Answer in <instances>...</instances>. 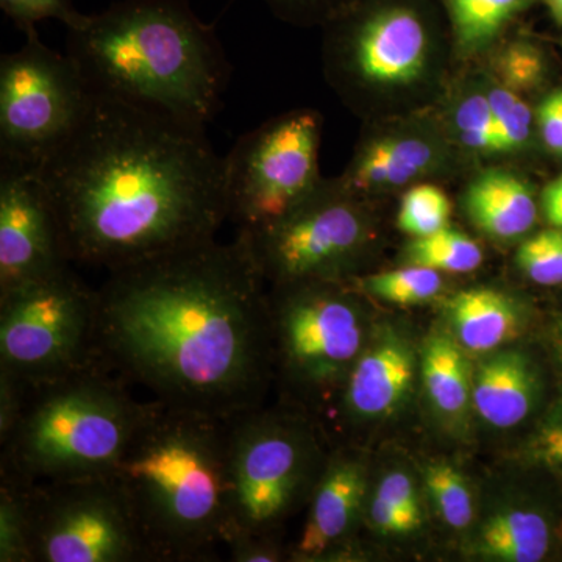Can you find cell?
<instances>
[{
	"instance_id": "obj_1",
	"label": "cell",
	"mask_w": 562,
	"mask_h": 562,
	"mask_svg": "<svg viewBox=\"0 0 562 562\" xmlns=\"http://www.w3.org/2000/svg\"><path fill=\"white\" fill-rule=\"evenodd\" d=\"M265 281L239 233L111 271L99 360L166 405L224 419L258 408L273 368Z\"/></svg>"
},
{
	"instance_id": "obj_2",
	"label": "cell",
	"mask_w": 562,
	"mask_h": 562,
	"mask_svg": "<svg viewBox=\"0 0 562 562\" xmlns=\"http://www.w3.org/2000/svg\"><path fill=\"white\" fill-rule=\"evenodd\" d=\"M70 265L106 273L217 238L224 157L205 128L91 94L76 132L40 166Z\"/></svg>"
},
{
	"instance_id": "obj_3",
	"label": "cell",
	"mask_w": 562,
	"mask_h": 562,
	"mask_svg": "<svg viewBox=\"0 0 562 562\" xmlns=\"http://www.w3.org/2000/svg\"><path fill=\"white\" fill-rule=\"evenodd\" d=\"M66 31L92 95L203 128L220 113L232 66L190 0H117Z\"/></svg>"
},
{
	"instance_id": "obj_4",
	"label": "cell",
	"mask_w": 562,
	"mask_h": 562,
	"mask_svg": "<svg viewBox=\"0 0 562 562\" xmlns=\"http://www.w3.org/2000/svg\"><path fill=\"white\" fill-rule=\"evenodd\" d=\"M232 419L151 398L111 472L151 562H210L232 535Z\"/></svg>"
},
{
	"instance_id": "obj_5",
	"label": "cell",
	"mask_w": 562,
	"mask_h": 562,
	"mask_svg": "<svg viewBox=\"0 0 562 562\" xmlns=\"http://www.w3.org/2000/svg\"><path fill=\"white\" fill-rule=\"evenodd\" d=\"M150 403L99 358L25 384L20 419L0 441V479L33 486L111 475Z\"/></svg>"
},
{
	"instance_id": "obj_6",
	"label": "cell",
	"mask_w": 562,
	"mask_h": 562,
	"mask_svg": "<svg viewBox=\"0 0 562 562\" xmlns=\"http://www.w3.org/2000/svg\"><path fill=\"white\" fill-rule=\"evenodd\" d=\"M66 265L0 294V371L36 384L98 360V290Z\"/></svg>"
},
{
	"instance_id": "obj_7",
	"label": "cell",
	"mask_w": 562,
	"mask_h": 562,
	"mask_svg": "<svg viewBox=\"0 0 562 562\" xmlns=\"http://www.w3.org/2000/svg\"><path fill=\"white\" fill-rule=\"evenodd\" d=\"M355 294L344 281L276 284L268 294L273 361L305 398L338 397L368 341L371 328Z\"/></svg>"
},
{
	"instance_id": "obj_8",
	"label": "cell",
	"mask_w": 562,
	"mask_h": 562,
	"mask_svg": "<svg viewBox=\"0 0 562 562\" xmlns=\"http://www.w3.org/2000/svg\"><path fill=\"white\" fill-rule=\"evenodd\" d=\"M316 461V439L302 417L262 406L233 417L231 538L273 536L299 498L313 492L325 465L317 469Z\"/></svg>"
},
{
	"instance_id": "obj_9",
	"label": "cell",
	"mask_w": 562,
	"mask_h": 562,
	"mask_svg": "<svg viewBox=\"0 0 562 562\" xmlns=\"http://www.w3.org/2000/svg\"><path fill=\"white\" fill-rule=\"evenodd\" d=\"M325 29L328 74L347 98L412 88L430 69L435 18L428 0H355Z\"/></svg>"
},
{
	"instance_id": "obj_10",
	"label": "cell",
	"mask_w": 562,
	"mask_h": 562,
	"mask_svg": "<svg viewBox=\"0 0 562 562\" xmlns=\"http://www.w3.org/2000/svg\"><path fill=\"white\" fill-rule=\"evenodd\" d=\"M322 121L297 110L265 122L224 157L227 221L249 233L283 220L317 188Z\"/></svg>"
},
{
	"instance_id": "obj_11",
	"label": "cell",
	"mask_w": 562,
	"mask_h": 562,
	"mask_svg": "<svg viewBox=\"0 0 562 562\" xmlns=\"http://www.w3.org/2000/svg\"><path fill=\"white\" fill-rule=\"evenodd\" d=\"M91 92L68 54L27 35L0 58V165L38 169L76 132Z\"/></svg>"
},
{
	"instance_id": "obj_12",
	"label": "cell",
	"mask_w": 562,
	"mask_h": 562,
	"mask_svg": "<svg viewBox=\"0 0 562 562\" xmlns=\"http://www.w3.org/2000/svg\"><path fill=\"white\" fill-rule=\"evenodd\" d=\"M24 487L31 562H151L135 514L113 476Z\"/></svg>"
},
{
	"instance_id": "obj_13",
	"label": "cell",
	"mask_w": 562,
	"mask_h": 562,
	"mask_svg": "<svg viewBox=\"0 0 562 562\" xmlns=\"http://www.w3.org/2000/svg\"><path fill=\"white\" fill-rule=\"evenodd\" d=\"M262 279L276 284L346 281L372 241L361 199L338 180L321 187L283 220L243 233Z\"/></svg>"
},
{
	"instance_id": "obj_14",
	"label": "cell",
	"mask_w": 562,
	"mask_h": 562,
	"mask_svg": "<svg viewBox=\"0 0 562 562\" xmlns=\"http://www.w3.org/2000/svg\"><path fill=\"white\" fill-rule=\"evenodd\" d=\"M70 265L38 171L0 165V294Z\"/></svg>"
},
{
	"instance_id": "obj_15",
	"label": "cell",
	"mask_w": 562,
	"mask_h": 562,
	"mask_svg": "<svg viewBox=\"0 0 562 562\" xmlns=\"http://www.w3.org/2000/svg\"><path fill=\"white\" fill-rule=\"evenodd\" d=\"M419 364L403 333L372 328L336 397L344 424L368 427L397 416L412 398Z\"/></svg>"
},
{
	"instance_id": "obj_16",
	"label": "cell",
	"mask_w": 562,
	"mask_h": 562,
	"mask_svg": "<svg viewBox=\"0 0 562 562\" xmlns=\"http://www.w3.org/2000/svg\"><path fill=\"white\" fill-rule=\"evenodd\" d=\"M369 494L368 465L357 453L339 450L325 461L310 495V512L291 557L321 561L349 539L364 516Z\"/></svg>"
},
{
	"instance_id": "obj_17",
	"label": "cell",
	"mask_w": 562,
	"mask_h": 562,
	"mask_svg": "<svg viewBox=\"0 0 562 562\" xmlns=\"http://www.w3.org/2000/svg\"><path fill=\"white\" fill-rule=\"evenodd\" d=\"M442 155L441 144L428 133H379L362 140L338 183L360 199L395 190L435 171L441 165Z\"/></svg>"
},
{
	"instance_id": "obj_18",
	"label": "cell",
	"mask_w": 562,
	"mask_h": 562,
	"mask_svg": "<svg viewBox=\"0 0 562 562\" xmlns=\"http://www.w3.org/2000/svg\"><path fill=\"white\" fill-rule=\"evenodd\" d=\"M473 412L497 430H509L530 416L541 397V376L527 353L497 350L473 369Z\"/></svg>"
},
{
	"instance_id": "obj_19",
	"label": "cell",
	"mask_w": 562,
	"mask_h": 562,
	"mask_svg": "<svg viewBox=\"0 0 562 562\" xmlns=\"http://www.w3.org/2000/svg\"><path fill=\"white\" fill-rule=\"evenodd\" d=\"M449 331L469 355H490L516 341L527 316L522 305L505 292L471 288L446 303Z\"/></svg>"
},
{
	"instance_id": "obj_20",
	"label": "cell",
	"mask_w": 562,
	"mask_h": 562,
	"mask_svg": "<svg viewBox=\"0 0 562 562\" xmlns=\"http://www.w3.org/2000/svg\"><path fill=\"white\" fill-rule=\"evenodd\" d=\"M419 369L432 413L446 427L464 430L473 412V368L468 351L449 330L431 333L422 349Z\"/></svg>"
},
{
	"instance_id": "obj_21",
	"label": "cell",
	"mask_w": 562,
	"mask_h": 562,
	"mask_svg": "<svg viewBox=\"0 0 562 562\" xmlns=\"http://www.w3.org/2000/svg\"><path fill=\"white\" fill-rule=\"evenodd\" d=\"M464 209L480 231L502 241L527 235L538 220L531 188L514 173L497 169L472 181Z\"/></svg>"
},
{
	"instance_id": "obj_22",
	"label": "cell",
	"mask_w": 562,
	"mask_h": 562,
	"mask_svg": "<svg viewBox=\"0 0 562 562\" xmlns=\"http://www.w3.org/2000/svg\"><path fill=\"white\" fill-rule=\"evenodd\" d=\"M550 546L552 530L542 514L512 508L492 514L479 528L471 553L492 561L538 562L547 557Z\"/></svg>"
},
{
	"instance_id": "obj_23",
	"label": "cell",
	"mask_w": 562,
	"mask_h": 562,
	"mask_svg": "<svg viewBox=\"0 0 562 562\" xmlns=\"http://www.w3.org/2000/svg\"><path fill=\"white\" fill-rule=\"evenodd\" d=\"M535 0H441L462 55L487 49Z\"/></svg>"
},
{
	"instance_id": "obj_24",
	"label": "cell",
	"mask_w": 562,
	"mask_h": 562,
	"mask_svg": "<svg viewBox=\"0 0 562 562\" xmlns=\"http://www.w3.org/2000/svg\"><path fill=\"white\" fill-rule=\"evenodd\" d=\"M362 517L379 536L402 538L419 531L424 508L413 476L401 469L380 476L371 497L368 494Z\"/></svg>"
},
{
	"instance_id": "obj_25",
	"label": "cell",
	"mask_w": 562,
	"mask_h": 562,
	"mask_svg": "<svg viewBox=\"0 0 562 562\" xmlns=\"http://www.w3.org/2000/svg\"><path fill=\"white\" fill-rule=\"evenodd\" d=\"M344 283L353 291L405 306L431 301L442 290L441 272L414 265L395 271L372 273L360 279L351 277Z\"/></svg>"
},
{
	"instance_id": "obj_26",
	"label": "cell",
	"mask_w": 562,
	"mask_h": 562,
	"mask_svg": "<svg viewBox=\"0 0 562 562\" xmlns=\"http://www.w3.org/2000/svg\"><path fill=\"white\" fill-rule=\"evenodd\" d=\"M483 258L479 244L449 225L432 235L414 238L405 250L408 265L424 266L447 273L476 271L482 266Z\"/></svg>"
},
{
	"instance_id": "obj_27",
	"label": "cell",
	"mask_w": 562,
	"mask_h": 562,
	"mask_svg": "<svg viewBox=\"0 0 562 562\" xmlns=\"http://www.w3.org/2000/svg\"><path fill=\"white\" fill-rule=\"evenodd\" d=\"M425 491L439 519L452 530H465L475 517V503L468 480L447 461L428 464L424 471Z\"/></svg>"
},
{
	"instance_id": "obj_28",
	"label": "cell",
	"mask_w": 562,
	"mask_h": 562,
	"mask_svg": "<svg viewBox=\"0 0 562 562\" xmlns=\"http://www.w3.org/2000/svg\"><path fill=\"white\" fill-rule=\"evenodd\" d=\"M454 138L465 150L480 155L503 154L486 91H465L452 110Z\"/></svg>"
},
{
	"instance_id": "obj_29",
	"label": "cell",
	"mask_w": 562,
	"mask_h": 562,
	"mask_svg": "<svg viewBox=\"0 0 562 562\" xmlns=\"http://www.w3.org/2000/svg\"><path fill=\"white\" fill-rule=\"evenodd\" d=\"M0 562H31L27 491L0 479Z\"/></svg>"
},
{
	"instance_id": "obj_30",
	"label": "cell",
	"mask_w": 562,
	"mask_h": 562,
	"mask_svg": "<svg viewBox=\"0 0 562 562\" xmlns=\"http://www.w3.org/2000/svg\"><path fill=\"white\" fill-rule=\"evenodd\" d=\"M452 203L435 184H417L405 192L398 210L397 225L413 238L432 235L449 225Z\"/></svg>"
},
{
	"instance_id": "obj_31",
	"label": "cell",
	"mask_w": 562,
	"mask_h": 562,
	"mask_svg": "<svg viewBox=\"0 0 562 562\" xmlns=\"http://www.w3.org/2000/svg\"><path fill=\"white\" fill-rule=\"evenodd\" d=\"M495 127L501 136L503 154H516L530 144L532 111L522 95L502 87L495 80L484 85Z\"/></svg>"
},
{
	"instance_id": "obj_32",
	"label": "cell",
	"mask_w": 562,
	"mask_h": 562,
	"mask_svg": "<svg viewBox=\"0 0 562 562\" xmlns=\"http://www.w3.org/2000/svg\"><path fill=\"white\" fill-rule=\"evenodd\" d=\"M494 79L517 94L541 87L546 79V58L538 47L527 41L506 44L494 58Z\"/></svg>"
},
{
	"instance_id": "obj_33",
	"label": "cell",
	"mask_w": 562,
	"mask_h": 562,
	"mask_svg": "<svg viewBox=\"0 0 562 562\" xmlns=\"http://www.w3.org/2000/svg\"><path fill=\"white\" fill-rule=\"evenodd\" d=\"M516 262L535 283L562 284V228L553 227L531 236L517 250Z\"/></svg>"
},
{
	"instance_id": "obj_34",
	"label": "cell",
	"mask_w": 562,
	"mask_h": 562,
	"mask_svg": "<svg viewBox=\"0 0 562 562\" xmlns=\"http://www.w3.org/2000/svg\"><path fill=\"white\" fill-rule=\"evenodd\" d=\"M0 9L25 36L36 33L41 21H60L68 29L83 18L74 0H0Z\"/></svg>"
},
{
	"instance_id": "obj_35",
	"label": "cell",
	"mask_w": 562,
	"mask_h": 562,
	"mask_svg": "<svg viewBox=\"0 0 562 562\" xmlns=\"http://www.w3.org/2000/svg\"><path fill=\"white\" fill-rule=\"evenodd\" d=\"M520 457L528 464L562 476V403L539 422L524 442Z\"/></svg>"
},
{
	"instance_id": "obj_36",
	"label": "cell",
	"mask_w": 562,
	"mask_h": 562,
	"mask_svg": "<svg viewBox=\"0 0 562 562\" xmlns=\"http://www.w3.org/2000/svg\"><path fill=\"white\" fill-rule=\"evenodd\" d=\"M281 18L292 24L327 25L344 13L355 0H261Z\"/></svg>"
},
{
	"instance_id": "obj_37",
	"label": "cell",
	"mask_w": 562,
	"mask_h": 562,
	"mask_svg": "<svg viewBox=\"0 0 562 562\" xmlns=\"http://www.w3.org/2000/svg\"><path fill=\"white\" fill-rule=\"evenodd\" d=\"M225 550L233 562H279L283 560V552L273 536L235 535L228 539Z\"/></svg>"
},
{
	"instance_id": "obj_38",
	"label": "cell",
	"mask_w": 562,
	"mask_h": 562,
	"mask_svg": "<svg viewBox=\"0 0 562 562\" xmlns=\"http://www.w3.org/2000/svg\"><path fill=\"white\" fill-rule=\"evenodd\" d=\"M24 398L25 384L11 373L0 371V441L10 435L20 419Z\"/></svg>"
},
{
	"instance_id": "obj_39",
	"label": "cell",
	"mask_w": 562,
	"mask_h": 562,
	"mask_svg": "<svg viewBox=\"0 0 562 562\" xmlns=\"http://www.w3.org/2000/svg\"><path fill=\"white\" fill-rule=\"evenodd\" d=\"M538 128L543 144L562 157V88L543 98L538 109Z\"/></svg>"
},
{
	"instance_id": "obj_40",
	"label": "cell",
	"mask_w": 562,
	"mask_h": 562,
	"mask_svg": "<svg viewBox=\"0 0 562 562\" xmlns=\"http://www.w3.org/2000/svg\"><path fill=\"white\" fill-rule=\"evenodd\" d=\"M542 210L552 227L562 228V176L543 190Z\"/></svg>"
},
{
	"instance_id": "obj_41",
	"label": "cell",
	"mask_w": 562,
	"mask_h": 562,
	"mask_svg": "<svg viewBox=\"0 0 562 562\" xmlns=\"http://www.w3.org/2000/svg\"><path fill=\"white\" fill-rule=\"evenodd\" d=\"M549 9L552 11L554 20L562 25V0H547Z\"/></svg>"
},
{
	"instance_id": "obj_42",
	"label": "cell",
	"mask_w": 562,
	"mask_h": 562,
	"mask_svg": "<svg viewBox=\"0 0 562 562\" xmlns=\"http://www.w3.org/2000/svg\"><path fill=\"white\" fill-rule=\"evenodd\" d=\"M553 342L562 361V322H560V324L557 325V328H554Z\"/></svg>"
}]
</instances>
